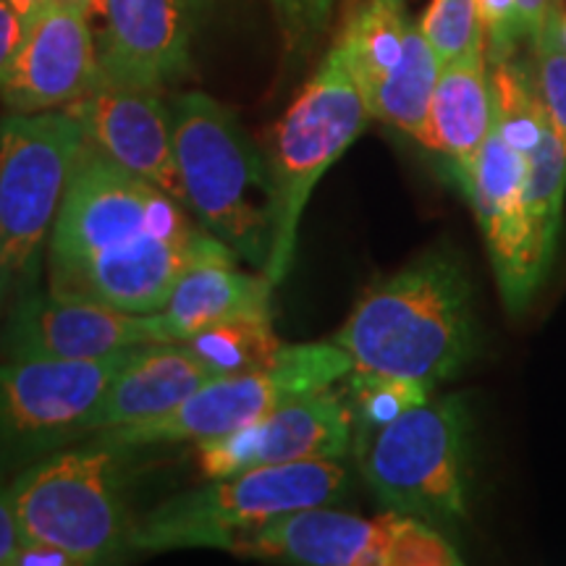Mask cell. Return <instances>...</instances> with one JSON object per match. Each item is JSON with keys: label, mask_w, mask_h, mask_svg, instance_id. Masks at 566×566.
<instances>
[{"label": "cell", "mask_w": 566, "mask_h": 566, "mask_svg": "<svg viewBox=\"0 0 566 566\" xmlns=\"http://www.w3.org/2000/svg\"><path fill=\"white\" fill-rule=\"evenodd\" d=\"M13 292L11 289V273H9V263H6V250H3V233H0V310H3L6 300Z\"/></svg>", "instance_id": "36"}, {"label": "cell", "mask_w": 566, "mask_h": 566, "mask_svg": "<svg viewBox=\"0 0 566 566\" xmlns=\"http://www.w3.org/2000/svg\"><path fill=\"white\" fill-rule=\"evenodd\" d=\"M493 129L516 153L530 155L548 129V116L535 87V74L512 59L493 63Z\"/></svg>", "instance_id": "25"}, {"label": "cell", "mask_w": 566, "mask_h": 566, "mask_svg": "<svg viewBox=\"0 0 566 566\" xmlns=\"http://www.w3.org/2000/svg\"><path fill=\"white\" fill-rule=\"evenodd\" d=\"M370 118L363 90L336 42L273 132L268 168L275 192V239L265 268L273 286L292 271L302 212L317 181L359 139Z\"/></svg>", "instance_id": "5"}, {"label": "cell", "mask_w": 566, "mask_h": 566, "mask_svg": "<svg viewBox=\"0 0 566 566\" xmlns=\"http://www.w3.org/2000/svg\"><path fill=\"white\" fill-rule=\"evenodd\" d=\"M354 359L336 342L281 346L268 367L237 375H218L174 412L103 430L101 443L116 451L145 449L155 443L208 441L247 428L286 401L342 384Z\"/></svg>", "instance_id": "6"}, {"label": "cell", "mask_w": 566, "mask_h": 566, "mask_svg": "<svg viewBox=\"0 0 566 566\" xmlns=\"http://www.w3.org/2000/svg\"><path fill=\"white\" fill-rule=\"evenodd\" d=\"M92 13L76 0H48L27 24L0 97L11 113L66 108L97 82Z\"/></svg>", "instance_id": "15"}, {"label": "cell", "mask_w": 566, "mask_h": 566, "mask_svg": "<svg viewBox=\"0 0 566 566\" xmlns=\"http://www.w3.org/2000/svg\"><path fill=\"white\" fill-rule=\"evenodd\" d=\"M11 499L30 541L66 548L82 566L134 554V520L118 485L116 449L92 443L53 451L13 478Z\"/></svg>", "instance_id": "4"}, {"label": "cell", "mask_w": 566, "mask_h": 566, "mask_svg": "<svg viewBox=\"0 0 566 566\" xmlns=\"http://www.w3.org/2000/svg\"><path fill=\"white\" fill-rule=\"evenodd\" d=\"M9 3L21 13V19L30 24V21L38 17V11L48 3V0H9Z\"/></svg>", "instance_id": "37"}, {"label": "cell", "mask_w": 566, "mask_h": 566, "mask_svg": "<svg viewBox=\"0 0 566 566\" xmlns=\"http://www.w3.org/2000/svg\"><path fill=\"white\" fill-rule=\"evenodd\" d=\"M485 51L443 63L430 97L422 145L457 166H472L493 126V90Z\"/></svg>", "instance_id": "21"}, {"label": "cell", "mask_w": 566, "mask_h": 566, "mask_svg": "<svg viewBox=\"0 0 566 566\" xmlns=\"http://www.w3.org/2000/svg\"><path fill=\"white\" fill-rule=\"evenodd\" d=\"M97 51L101 80L160 90L192 69V9L187 0H105Z\"/></svg>", "instance_id": "17"}, {"label": "cell", "mask_w": 566, "mask_h": 566, "mask_svg": "<svg viewBox=\"0 0 566 566\" xmlns=\"http://www.w3.org/2000/svg\"><path fill=\"white\" fill-rule=\"evenodd\" d=\"M275 19L289 53H310L323 38L334 0H273Z\"/></svg>", "instance_id": "30"}, {"label": "cell", "mask_w": 566, "mask_h": 566, "mask_svg": "<svg viewBox=\"0 0 566 566\" xmlns=\"http://www.w3.org/2000/svg\"><path fill=\"white\" fill-rule=\"evenodd\" d=\"M354 451L367 485L391 512L464 516L467 409L459 396L428 399L354 436Z\"/></svg>", "instance_id": "8"}, {"label": "cell", "mask_w": 566, "mask_h": 566, "mask_svg": "<svg viewBox=\"0 0 566 566\" xmlns=\"http://www.w3.org/2000/svg\"><path fill=\"white\" fill-rule=\"evenodd\" d=\"M525 181L527 155L509 147L493 126L472 166L459 174V184L485 237L495 281L512 313L527 307L548 273L535 250Z\"/></svg>", "instance_id": "12"}, {"label": "cell", "mask_w": 566, "mask_h": 566, "mask_svg": "<svg viewBox=\"0 0 566 566\" xmlns=\"http://www.w3.org/2000/svg\"><path fill=\"white\" fill-rule=\"evenodd\" d=\"M566 192V150L554 129H546L541 142L527 155L525 202L533 223L535 250L543 268L548 271L554 260L558 229H562V208Z\"/></svg>", "instance_id": "24"}, {"label": "cell", "mask_w": 566, "mask_h": 566, "mask_svg": "<svg viewBox=\"0 0 566 566\" xmlns=\"http://www.w3.org/2000/svg\"><path fill=\"white\" fill-rule=\"evenodd\" d=\"M63 111L80 122L90 145L189 208L176 160L171 108L160 101L158 90L126 87L97 76L90 92Z\"/></svg>", "instance_id": "14"}, {"label": "cell", "mask_w": 566, "mask_h": 566, "mask_svg": "<svg viewBox=\"0 0 566 566\" xmlns=\"http://www.w3.org/2000/svg\"><path fill=\"white\" fill-rule=\"evenodd\" d=\"M139 346L97 359H6L0 365V472L24 470L92 436L113 378Z\"/></svg>", "instance_id": "9"}, {"label": "cell", "mask_w": 566, "mask_h": 566, "mask_svg": "<svg viewBox=\"0 0 566 566\" xmlns=\"http://www.w3.org/2000/svg\"><path fill=\"white\" fill-rule=\"evenodd\" d=\"M420 27L441 63L485 51V32L480 24L478 0H430Z\"/></svg>", "instance_id": "28"}, {"label": "cell", "mask_w": 566, "mask_h": 566, "mask_svg": "<svg viewBox=\"0 0 566 566\" xmlns=\"http://www.w3.org/2000/svg\"><path fill=\"white\" fill-rule=\"evenodd\" d=\"M218 373L187 344H142L113 378L92 436L163 417L208 386Z\"/></svg>", "instance_id": "20"}, {"label": "cell", "mask_w": 566, "mask_h": 566, "mask_svg": "<svg viewBox=\"0 0 566 566\" xmlns=\"http://www.w3.org/2000/svg\"><path fill=\"white\" fill-rule=\"evenodd\" d=\"M76 3H82L90 13H95V11L103 13L105 11V0H76Z\"/></svg>", "instance_id": "38"}, {"label": "cell", "mask_w": 566, "mask_h": 566, "mask_svg": "<svg viewBox=\"0 0 566 566\" xmlns=\"http://www.w3.org/2000/svg\"><path fill=\"white\" fill-rule=\"evenodd\" d=\"M27 21L21 19V13L13 9L9 0H0V90H3L6 80H9L13 61L24 40Z\"/></svg>", "instance_id": "32"}, {"label": "cell", "mask_w": 566, "mask_h": 566, "mask_svg": "<svg viewBox=\"0 0 566 566\" xmlns=\"http://www.w3.org/2000/svg\"><path fill=\"white\" fill-rule=\"evenodd\" d=\"M176 160L189 208L239 260L265 273L275 239L271 168L237 113L205 92L171 105Z\"/></svg>", "instance_id": "2"}, {"label": "cell", "mask_w": 566, "mask_h": 566, "mask_svg": "<svg viewBox=\"0 0 566 566\" xmlns=\"http://www.w3.org/2000/svg\"><path fill=\"white\" fill-rule=\"evenodd\" d=\"M181 208L184 205L84 142L48 239V271L59 275L92 254L145 233H189L197 226L189 223Z\"/></svg>", "instance_id": "10"}, {"label": "cell", "mask_w": 566, "mask_h": 566, "mask_svg": "<svg viewBox=\"0 0 566 566\" xmlns=\"http://www.w3.org/2000/svg\"><path fill=\"white\" fill-rule=\"evenodd\" d=\"M441 66L443 63L424 38L420 21H412L405 59L367 95L370 116L422 142L430 97H433Z\"/></svg>", "instance_id": "23"}, {"label": "cell", "mask_w": 566, "mask_h": 566, "mask_svg": "<svg viewBox=\"0 0 566 566\" xmlns=\"http://www.w3.org/2000/svg\"><path fill=\"white\" fill-rule=\"evenodd\" d=\"M558 40H562V45L566 48V11L564 9L558 13Z\"/></svg>", "instance_id": "40"}, {"label": "cell", "mask_w": 566, "mask_h": 566, "mask_svg": "<svg viewBox=\"0 0 566 566\" xmlns=\"http://www.w3.org/2000/svg\"><path fill=\"white\" fill-rule=\"evenodd\" d=\"M409 27L412 19L407 17L405 0H367L344 24L336 42L363 90L365 103L405 59Z\"/></svg>", "instance_id": "22"}, {"label": "cell", "mask_w": 566, "mask_h": 566, "mask_svg": "<svg viewBox=\"0 0 566 566\" xmlns=\"http://www.w3.org/2000/svg\"><path fill=\"white\" fill-rule=\"evenodd\" d=\"M139 344H153L145 315L34 286L13 302L0 354L6 359H97Z\"/></svg>", "instance_id": "16"}, {"label": "cell", "mask_w": 566, "mask_h": 566, "mask_svg": "<svg viewBox=\"0 0 566 566\" xmlns=\"http://www.w3.org/2000/svg\"><path fill=\"white\" fill-rule=\"evenodd\" d=\"M208 263H239V258L208 229L181 237L145 233L51 275V292L129 315H153L166 307L184 275Z\"/></svg>", "instance_id": "11"}, {"label": "cell", "mask_w": 566, "mask_h": 566, "mask_svg": "<svg viewBox=\"0 0 566 566\" xmlns=\"http://www.w3.org/2000/svg\"><path fill=\"white\" fill-rule=\"evenodd\" d=\"M273 283L265 273H244L237 263H208L195 268L174 289L158 313L145 315L153 344H179L237 321H271Z\"/></svg>", "instance_id": "19"}, {"label": "cell", "mask_w": 566, "mask_h": 566, "mask_svg": "<svg viewBox=\"0 0 566 566\" xmlns=\"http://www.w3.org/2000/svg\"><path fill=\"white\" fill-rule=\"evenodd\" d=\"M84 142L66 111L11 113L0 122V233L17 296L38 286L42 247Z\"/></svg>", "instance_id": "7"}, {"label": "cell", "mask_w": 566, "mask_h": 566, "mask_svg": "<svg viewBox=\"0 0 566 566\" xmlns=\"http://www.w3.org/2000/svg\"><path fill=\"white\" fill-rule=\"evenodd\" d=\"M181 344L192 346L218 375H237L268 367L283 346L273 334L271 321L212 325V328Z\"/></svg>", "instance_id": "26"}, {"label": "cell", "mask_w": 566, "mask_h": 566, "mask_svg": "<svg viewBox=\"0 0 566 566\" xmlns=\"http://www.w3.org/2000/svg\"><path fill=\"white\" fill-rule=\"evenodd\" d=\"M478 13L485 32V55L491 63L512 59L522 42L516 0H478Z\"/></svg>", "instance_id": "31"}, {"label": "cell", "mask_w": 566, "mask_h": 566, "mask_svg": "<svg viewBox=\"0 0 566 566\" xmlns=\"http://www.w3.org/2000/svg\"><path fill=\"white\" fill-rule=\"evenodd\" d=\"M352 441L349 401L344 391L328 386L286 401L229 436L197 441V454L205 475L223 478L263 464L342 459Z\"/></svg>", "instance_id": "13"}, {"label": "cell", "mask_w": 566, "mask_h": 566, "mask_svg": "<svg viewBox=\"0 0 566 566\" xmlns=\"http://www.w3.org/2000/svg\"><path fill=\"white\" fill-rule=\"evenodd\" d=\"M344 380V396L354 417V436L384 428L407 409L420 407L430 399V386L412 378L352 370Z\"/></svg>", "instance_id": "27"}, {"label": "cell", "mask_w": 566, "mask_h": 566, "mask_svg": "<svg viewBox=\"0 0 566 566\" xmlns=\"http://www.w3.org/2000/svg\"><path fill=\"white\" fill-rule=\"evenodd\" d=\"M558 3L543 21L541 32L533 40L535 51V87L546 108L548 124L566 150V48L558 40Z\"/></svg>", "instance_id": "29"}, {"label": "cell", "mask_w": 566, "mask_h": 566, "mask_svg": "<svg viewBox=\"0 0 566 566\" xmlns=\"http://www.w3.org/2000/svg\"><path fill=\"white\" fill-rule=\"evenodd\" d=\"M24 533H21L17 509H13L11 488L0 483V566H9L11 556L17 554Z\"/></svg>", "instance_id": "34"}, {"label": "cell", "mask_w": 566, "mask_h": 566, "mask_svg": "<svg viewBox=\"0 0 566 566\" xmlns=\"http://www.w3.org/2000/svg\"><path fill=\"white\" fill-rule=\"evenodd\" d=\"M401 520V512L363 520L328 504L302 509L260 527L233 554L304 566H391Z\"/></svg>", "instance_id": "18"}, {"label": "cell", "mask_w": 566, "mask_h": 566, "mask_svg": "<svg viewBox=\"0 0 566 566\" xmlns=\"http://www.w3.org/2000/svg\"><path fill=\"white\" fill-rule=\"evenodd\" d=\"M558 0H516V13H520V32L522 40L533 42L541 32L543 21L548 19V13Z\"/></svg>", "instance_id": "35"}, {"label": "cell", "mask_w": 566, "mask_h": 566, "mask_svg": "<svg viewBox=\"0 0 566 566\" xmlns=\"http://www.w3.org/2000/svg\"><path fill=\"white\" fill-rule=\"evenodd\" d=\"M338 459L263 464L174 495L137 520L134 554L218 548L237 551L260 527L302 509L334 504L346 488Z\"/></svg>", "instance_id": "3"}, {"label": "cell", "mask_w": 566, "mask_h": 566, "mask_svg": "<svg viewBox=\"0 0 566 566\" xmlns=\"http://www.w3.org/2000/svg\"><path fill=\"white\" fill-rule=\"evenodd\" d=\"M216 3H218V0H187V6L192 9V13L195 11H208L210 6H216Z\"/></svg>", "instance_id": "39"}, {"label": "cell", "mask_w": 566, "mask_h": 566, "mask_svg": "<svg viewBox=\"0 0 566 566\" xmlns=\"http://www.w3.org/2000/svg\"><path fill=\"white\" fill-rule=\"evenodd\" d=\"M9 566H82V562L74 554H69L66 548L24 537L17 554L11 556Z\"/></svg>", "instance_id": "33"}, {"label": "cell", "mask_w": 566, "mask_h": 566, "mask_svg": "<svg viewBox=\"0 0 566 566\" xmlns=\"http://www.w3.org/2000/svg\"><path fill=\"white\" fill-rule=\"evenodd\" d=\"M354 370L412 378L433 388L454 378L475 352L472 292L464 268L428 252L373 283L334 336Z\"/></svg>", "instance_id": "1"}]
</instances>
